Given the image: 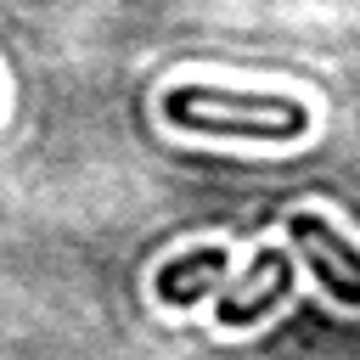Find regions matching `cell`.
I'll return each instance as SVG.
<instances>
[{
    "label": "cell",
    "instance_id": "cell-1",
    "mask_svg": "<svg viewBox=\"0 0 360 360\" xmlns=\"http://www.w3.org/2000/svg\"><path fill=\"white\" fill-rule=\"evenodd\" d=\"M169 124L197 135H248V141H298L309 129V107L276 90H219V84H174L163 96Z\"/></svg>",
    "mask_w": 360,
    "mask_h": 360
},
{
    "label": "cell",
    "instance_id": "cell-2",
    "mask_svg": "<svg viewBox=\"0 0 360 360\" xmlns=\"http://www.w3.org/2000/svg\"><path fill=\"white\" fill-rule=\"evenodd\" d=\"M287 236L298 242V253L309 259L315 281L343 298V304H360V248L321 214H287Z\"/></svg>",
    "mask_w": 360,
    "mask_h": 360
},
{
    "label": "cell",
    "instance_id": "cell-3",
    "mask_svg": "<svg viewBox=\"0 0 360 360\" xmlns=\"http://www.w3.org/2000/svg\"><path fill=\"white\" fill-rule=\"evenodd\" d=\"M287 292H292V253L264 248L236 281H225V292L214 298V321L219 326H253L276 304H287Z\"/></svg>",
    "mask_w": 360,
    "mask_h": 360
},
{
    "label": "cell",
    "instance_id": "cell-4",
    "mask_svg": "<svg viewBox=\"0 0 360 360\" xmlns=\"http://www.w3.org/2000/svg\"><path fill=\"white\" fill-rule=\"evenodd\" d=\"M225 270H231V259H225V248H191V253H174V259H163L158 264V304H169V309H191L202 292H225Z\"/></svg>",
    "mask_w": 360,
    "mask_h": 360
}]
</instances>
